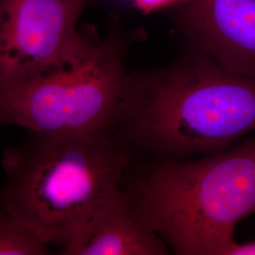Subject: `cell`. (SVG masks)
Segmentation results:
<instances>
[{"label": "cell", "mask_w": 255, "mask_h": 255, "mask_svg": "<svg viewBox=\"0 0 255 255\" xmlns=\"http://www.w3.org/2000/svg\"><path fill=\"white\" fill-rule=\"evenodd\" d=\"M123 6L134 8L142 14L147 15L151 12L173 9L185 3L187 0H111Z\"/></svg>", "instance_id": "9"}, {"label": "cell", "mask_w": 255, "mask_h": 255, "mask_svg": "<svg viewBox=\"0 0 255 255\" xmlns=\"http://www.w3.org/2000/svg\"><path fill=\"white\" fill-rule=\"evenodd\" d=\"M255 131V77L182 42L164 66L128 72L111 133L141 160L217 154Z\"/></svg>", "instance_id": "1"}, {"label": "cell", "mask_w": 255, "mask_h": 255, "mask_svg": "<svg viewBox=\"0 0 255 255\" xmlns=\"http://www.w3.org/2000/svg\"><path fill=\"white\" fill-rule=\"evenodd\" d=\"M49 254V245L42 237L0 207V255Z\"/></svg>", "instance_id": "8"}, {"label": "cell", "mask_w": 255, "mask_h": 255, "mask_svg": "<svg viewBox=\"0 0 255 255\" xmlns=\"http://www.w3.org/2000/svg\"><path fill=\"white\" fill-rule=\"evenodd\" d=\"M227 255H255V242L237 243L229 249Z\"/></svg>", "instance_id": "10"}, {"label": "cell", "mask_w": 255, "mask_h": 255, "mask_svg": "<svg viewBox=\"0 0 255 255\" xmlns=\"http://www.w3.org/2000/svg\"><path fill=\"white\" fill-rule=\"evenodd\" d=\"M140 38L117 19L81 61L38 75L0 95V128L41 134L111 132L127 78L128 48Z\"/></svg>", "instance_id": "4"}, {"label": "cell", "mask_w": 255, "mask_h": 255, "mask_svg": "<svg viewBox=\"0 0 255 255\" xmlns=\"http://www.w3.org/2000/svg\"><path fill=\"white\" fill-rule=\"evenodd\" d=\"M78 1H80V2H82V3H84L85 5H89L90 3H92V2H95L96 0H78Z\"/></svg>", "instance_id": "11"}, {"label": "cell", "mask_w": 255, "mask_h": 255, "mask_svg": "<svg viewBox=\"0 0 255 255\" xmlns=\"http://www.w3.org/2000/svg\"><path fill=\"white\" fill-rule=\"evenodd\" d=\"M78 0H0V95L81 61L100 39L78 28Z\"/></svg>", "instance_id": "5"}, {"label": "cell", "mask_w": 255, "mask_h": 255, "mask_svg": "<svg viewBox=\"0 0 255 255\" xmlns=\"http://www.w3.org/2000/svg\"><path fill=\"white\" fill-rule=\"evenodd\" d=\"M121 188L175 255H227L255 214V137L198 160L134 161Z\"/></svg>", "instance_id": "2"}, {"label": "cell", "mask_w": 255, "mask_h": 255, "mask_svg": "<svg viewBox=\"0 0 255 255\" xmlns=\"http://www.w3.org/2000/svg\"><path fill=\"white\" fill-rule=\"evenodd\" d=\"M170 12L182 42L255 77V0H187Z\"/></svg>", "instance_id": "6"}, {"label": "cell", "mask_w": 255, "mask_h": 255, "mask_svg": "<svg viewBox=\"0 0 255 255\" xmlns=\"http://www.w3.org/2000/svg\"><path fill=\"white\" fill-rule=\"evenodd\" d=\"M134 157L111 132L41 134L2 154L0 207L48 245L68 246L119 189Z\"/></svg>", "instance_id": "3"}, {"label": "cell", "mask_w": 255, "mask_h": 255, "mask_svg": "<svg viewBox=\"0 0 255 255\" xmlns=\"http://www.w3.org/2000/svg\"><path fill=\"white\" fill-rule=\"evenodd\" d=\"M169 250L120 186L92 215L72 242L61 250V255H166Z\"/></svg>", "instance_id": "7"}]
</instances>
